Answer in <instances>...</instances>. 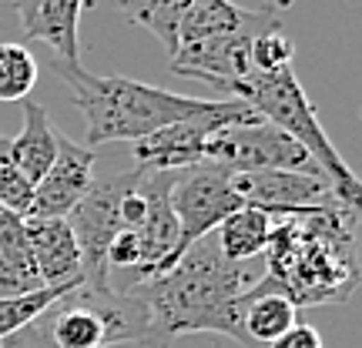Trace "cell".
I'll list each match as a JSON object with an SVG mask.
<instances>
[{"instance_id": "1", "label": "cell", "mask_w": 362, "mask_h": 348, "mask_svg": "<svg viewBox=\"0 0 362 348\" xmlns=\"http://www.w3.org/2000/svg\"><path fill=\"white\" fill-rule=\"evenodd\" d=\"M259 278L252 268L221 255L211 234L198 238L168 271L131 288L148 318L144 348H168L175 338L198 332L228 335L242 348H252L242 328V315L245 292Z\"/></svg>"}, {"instance_id": "2", "label": "cell", "mask_w": 362, "mask_h": 348, "mask_svg": "<svg viewBox=\"0 0 362 348\" xmlns=\"http://www.w3.org/2000/svg\"><path fill=\"white\" fill-rule=\"evenodd\" d=\"M359 208H329L275 218L265 245L262 292L288 298L296 308L346 301L359 282Z\"/></svg>"}, {"instance_id": "3", "label": "cell", "mask_w": 362, "mask_h": 348, "mask_svg": "<svg viewBox=\"0 0 362 348\" xmlns=\"http://www.w3.org/2000/svg\"><path fill=\"white\" fill-rule=\"evenodd\" d=\"M54 74L71 90V101L84 114L88 148L107 141H141L175 121L202 114L211 101L175 94L131 78H98L78 61H54Z\"/></svg>"}, {"instance_id": "4", "label": "cell", "mask_w": 362, "mask_h": 348, "mask_svg": "<svg viewBox=\"0 0 362 348\" xmlns=\"http://www.w3.org/2000/svg\"><path fill=\"white\" fill-rule=\"evenodd\" d=\"M221 90H228L232 97L245 101L262 121L275 124V128L285 131L292 141L302 144L312 155V161L319 164V171L329 178V184H332V191H336L339 201L349 208H359V201H362L359 178H356V171L342 161V155L336 151V144L329 141L322 121L315 114L312 101L305 97V90H302V84H298L292 67L269 71V74L252 71V74H245L242 80L225 84Z\"/></svg>"}, {"instance_id": "5", "label": "cell", "mask_w": 362, "mask_h": 348, "mask_svg": "<svg viewBox=\"0 0 362 348\" xmlns=\"http://www.w3.org/2000/svg\"><path fill=\"white\" fill-rule=\"evenodd\" d=\"M47 348H111L148 342V318L131 292L74 288L37 318Z\"/></svg>"}, {"instance_id": "6", "label": "cell", "mask_w": 362, "mask_h": 348, "mask_svg": "<svg viewBox=\"0 0 362 348\" xmlns=\"http://www.w3.org/2000/svg\"><path fill=\"white\" fill-rule=\"evenodd\" d=\"M141 168H131L104 181H94L90 191L67 215V224H71L81 251V288H88V292H111V284H107V245L124 228L121 224V198L141 181Z\"/></svg>"}, {"instance_id": "7", "label": "cell", "mask_w": 362, "mask_h": 348, "mask_svg": "<svg viewBox=\"0 0 362 348\" xmlns=\"http://www.w3.org/2000/svg\"><path fill=\"white\" fill-rule=\"evenodd\" d=\"M202 157L225 171H232V174H248V171H302V174H322L319 164L312 161L309 151L298 141H292L285 131L269 124V121L225 124V128H218L205 141V155Z\"/></svg>"}, {"instance_id": "8", "label": "cell", "mask_w": 362, "mask_h": 348, "mask_svg": "<svg viewBox=\"0 0 362 348\" xmlns=\"http://www.w3.org/2000/svg\"><path fill=\"white\" fill-rule=\"evenodd\" d=\"M262 121L245 101L228 97V101H211L208 111L192 114L185 121H175L168 128L148 134L141 141H134L131 157H134V168L141 171H178V168H192L198 161H205V141L225 124H255Z\"/></svg>"}, {"instance_id": "9", "label": "cell", "mask_w": 362, "mask_h": 348, "mask_svg": "<svg viewBox=\"0 0 362 348\" xmlns=\"http://www.w3.org/2000/svg\"><path fill=\"white\" fill-rule=\"evenodd\" d=\"M168 201H171V215L178 221L181 255L198 238L215 234V228H218L221 221L245 205L242 194L235 191L232 171L218 168L211 161H198L192 168L171 171Z\"/></svg>"}, {"instance_id": "10", "label": "cell", "mask_w": 362, "mask_h": 348, "mask_svg": "<svg viewBox=\"0 0 362 348\" xmlns=\"http://www.w3.org/2000/svg\"><path fill=\"white\" fill-rule=\"evenodd\" d=\"M279 11L275 7H259L252 11L242 27H235L228 34H218V37L198 40V44H188L168 57V64L175 74H185V78H198L208 80L211 88H225L232 80H242L245 74H252V37L262 34L265 27H279Z\"/></svg>"}, {"instance_id": "11", "label": "cell", "mask_w": 362, "mask_h": 348, "mask_svg": "<svg viewBox=\"0 0 362 348\" xmlns=\"http://www.w3.org/2000/svg\"><path fill=\"white\" fill-rule=\"evenodd\" d=\"M235 191L252 208H262L272 218L285 215H302L315 208L336 205L339 198L332 184L322 174H302V171H248L232 174Z\"/></svg>"}, {"instance_id": "12", "label": "cell", "mask_w": 362, "mask_h": 348, "mask_svg": "<svg viewBox=\"0 0 362 348\" xmlns=\"http://www.w3.org/2000/svg\"><path fill=\"white\" fill-rule=\"evenodd\" d=\"M94 184V151L57 131V155L44 178L34 184V205L27 218H67Z\"/></svg>"}, {"instance_id": "13", "label": "cell", "mask_w": 362, "mask_h": 348, "mask_svg": "<svg viewBox=\"0 0 362 348\" xmlns=\"http://www.w3.org/2000/svg\"><path fill=\"white\" fill-rule=\"evenodd\" d=\"M27 248L40 284L81 288V251L67 218H27Z\"/></svg>"}, {"instance_id": "14", "label": "cell", "mask_w": 362, "mask_h": 348, "mask_svg": "<svg viewBox=\"0 0 362 348\" xmlns=\"http://www.w3.org/2000/svg\"><path fill=\"white\" fill-rule=\"evenodd\" d=\"M7 151H11L13 164L24 171L34 184L54 164V155H57V128L51 124V117H47L40 101H30V97L24 101V124H21V134L11 138Z\"/></svg>"}, {"instance_id": "15", "label": "cell", "mask_w": 362, "mask_h": 348, "mask_svg": "<svg viewBox=\"0 0 362 348\" xmlns=\"http://www.w3.org/2000/svg\"><path fill=\"white\" fill-rule=\"evenodd\" d=\"M84 0H40L30 24L24 27L27 40H44L57 51V61H78V24Z\"/></svg>"}, {"instance_id": "16", "label": "cell", "mask_w": 362, "mask_h": 348, "mask_svg": "<svg viewBox=\"0 0 362 348\" xmlns=\"http://www.w3.org/2000/svg\"><path fill=\"white\" fill-rule=\"evenodd\" d=\"M272 224L275 218L265 215L262 208H252V205H242L235 215L221 221L218 228H215V241H218V251L225 255L228 261H252L255 255L265 251L272 238Z\"/></svg>"}, {"instance_id": "17", "label": "cell", "mask_w": 362, "mask_h": 348, "mask_svg": "<svg viewBox=\"0 0 362 348\" xmlns=\"http://www.w3.org/2000/svg\"><path fill=\"white\" fill-rule=\"evenodd\" d=\"M298 322V308L288 298L275 295V292H262L259 284H252L245 292V315H242V328L252 348L272 345L275 338L288 332Z\"/></svg>"}, {"instance_id": "18", "label": "cell", "mask_w": 362, "mask_h": 348, "mask_svg": "<svg viewBox=\"0 0 362 348\" xmlns=\"http://www.w3.org/2000/svg\"><path fill=\"white\" fill-rule=\"evenodd\" d=\"M40 67L34 61V54L24 44L13 40H0V101H27L30 90L37 88Z\"/></svg>"}, {"instance_id": "19", "label": "cell", "mask_w": 362, "mask_h": 348, "mask_svg": "<svg viewBox=\"0 0 362 348\" xmlns=\"http://www.w3.org/2000/svg\"><path fill=\"white\" fill-rule=\"evenodd\" d=\"M67 292H74V288H61V284H44V288L30 292V295L0 298V338H7V335H13V332L27 328V325H34L40 315L51 308L57 298H64Z\"/></svg>"}, {"instance_id": "20", "label": "cell", "mask_w": 362, "mask_h": 348, "mask_svg": "<svg viewBox=\"0 0 362 348\" xmlns=\"http://www.w3.org/2000/svg\"><path fill=\"white\" fill-rule=\"evenodd\" d=\"M7 144H11V138L0 134V205L11 208L13 215L27 218V215H30V205H34V181L11 161Z\"/></svg>"}, {"instance_id": "21", "label": "cell", "mask_w": 362, "mask_h": 348, "mask_svg": "<svg viewBox=\"0 0 362 348\" xmlns=\"http://www.w3.org/2000/svg\"><path fill=\"white\" fill-rule=\"evenodd\" d=\"M292 54H296V44L292 37L279 27H265L262 34L252 37V71H262V74H269V71H282V67H292Z\"/></svg>"}, {"instance_id": "22", "label": "cell", "mask_w": 362, "mask_h": 348, "mask_svg": "<svg viewBox=\"0 0 362 348\" xmlns=\"http://www.w3.org/2000/svg\"><path fill=\"white\" fill-rule=\"evenodd\" d=\"M0 255H7L13 261H30V248H27V218L13 215L11 208L0 205Z\"/></svg>"}, {"instance_id": "23", "label": "cell", "mask_w": 362, "mask_h": 348, "mask_svg": "<svg viewBox=\"0 0 362 348\" xmlns=\"http://www.w3.org/2000/svg\"><path fill=\"white\" fill-rule=\"evenodd\" d=\"M269 348H322V338H319V332L312 325L296 322L288 332H282V335L275 338Z\"/></svg>"}, {"instance_id": "24", "label": "cell", "mask_w": 362, "mask_h": 348, "mask_svg": "<svg viewBox=\"0 0 362 348\" xmlns=\"http://www.w3.org/2000/svg\"><path fill=\"white\" fill-rule=\"evenodd\" d=\"M0 348H47V342H44V332H40V325H27V328H21V332H13V335L0 338Z\"/></svg>"}, {"instance_id": "25", "label": "cell", "mask_w": 362, "mask_h": 348, "mask_svg": "<svg viewBox=\"0 0 362 348\" xmlns=\"http://www.w3.org/2000/svg\"><path fill=\"white\" fill-rule=\"evenodd\" d=\"M111 4H115V11H121L131 24H138V27H144V20L158 7V0H111Z\"/></svg>"}, {"instance_id": "26", "label": "cell", "mask_w": 362, "mask_h": 348, "mask_svg": "<svg viewBox=\"0 0 362 348\" xmlns=\"http://www.w3.org/2000/svg\"><path fill=\"white\" fill-rule=\"evenodd\" d=\"M40 0H13V11H17V17H21V27L30 24V17H34V11H37Z\"/></svg>"}]
</instances>
